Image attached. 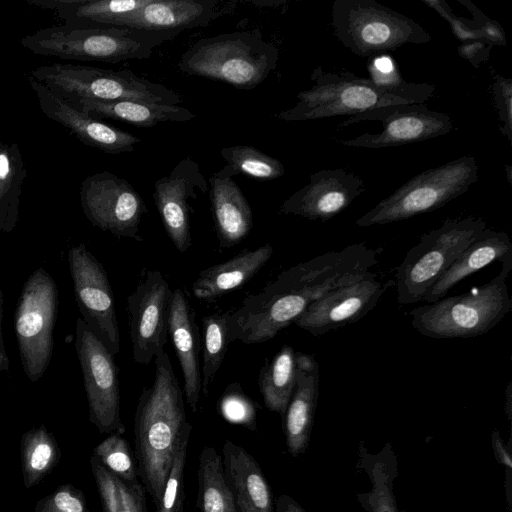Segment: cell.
<instances>
[{"label":"cell","instance_id":"cell-41","mask_svg":"<svg viewBox=\"0 0 512 512\" xmlns=\"http://www.w3.org/2000/svg\"><path fill=\"white\" fill-rule=\"evenodd\" d=\"M222 409L229 419L245 421L246 416L251 418L253 409L247 398L239 395L238 392H231L223 398Z\"/></svg>","mask_w":512,"mask_h":512},{"label":"cell","instance_id":"cell-27","mask_svg":"<svg viewBox=\"0 0 512 512\" xmlns=\"http://www.w3.org/2000/svg\"><path fill=\"white\" fill-rule=\"evenodd\" d=\"M67 102L95 118L119 120L139 128H150L160 122H186L196 117L192 111L179 105L94 99H76Z\"/></svg>","mask_w":512,"mask_h":512},{"label":"cell","instance_id":"cell-26","mask_svg":"<svg viewBox=\"0 0 512 512\" xmlns=\"http://www.w3.org/2000/svg\"><path fill=\"white\" fill-rule=\"evenodd\" d=\"M272 254L273 247L267 243L253 250H243L223 263L203 269L192 284L194 297L215 301L248 282Z\"/></svg>","mask_w":512,"mask_h":512},{"label":"cell","instance_id":"cell-45","mask_svg":"<svg viewBox=\"0 0 512 512\" xmlns=\"http://www.w3.org/2000/svg\"><path fill=\"white\" fill-rule=\"evenodd\" d=\"M3 306H4V295L0 287V373L3 371H9V358L5 351L3 336H2V319H3Z\"/></svg>","mask_w":512,"mask_h":512},{"label":"cell","instance_id":"cell-35","mask_svg":"<svg viewBox=\"0 0 512 512\" xmlns=\"http://www.w3.org/2000/svg\"><path fill=\"white\" fill-rule=\"evenodd\" d=\"M220 155L236 174L257 180H274L285 173L283 164L276 158L250 145L227 146Z\"/></svg>","mask_w":512,"mask_h":512},{"label":"cell","instance_id":"cell-15","mask_svg":"<svg viewBox=\"0 0 512 512\" xmlns=\"http://www.w3.org/2000/svg\"><path fill=\"white\" fill-rule=\"evenodd\" d=\"M393 281L369 272L359 281L337 287L311 303L293 323L313 336L352 324L366 316Z\"/></svg>","mask_w":512,"mask_h":512},{"label":"cell","instance_id":"cell-34","mask_svg":"<svg viewBox=\"0 0 512 512\" xmlns=\"http://www.w3.org/2000/svg\"><path fill=\"white\" fill-rule=\"evenodd\" d=\"M203 326V366L201 391L208 396L210 384L218 372L230 343L227 313L207 315Z\"/></svg>","mask_w":512,"mask_h":512},{"label":"cell","instance_id":"cell-21","mask_svg":"<svg viewBox=\"0 0 512 512\" xmlns=\"http://www.w3.org/2000/svg\"><path fill=\"white\" fill-rule=\"evenodd\" d=\"M168 335L183 374L184 396L192 412H196L201 392L199 329L195 322V312L179 288L172 295Z\"/></svg>","mask_w":512,"mask_h":512},{"label":"cell","instance_id":"cell-36","mask_svg":"<svg viewBox=\"0 0 512 512\" xmlns=\"http://www.w3.org/2000/svg\"><path fill=\"white\" fill-rule=\"evenodd\" d=\"M101 463L114 475L128 483L139 482L135 456L124 437L118 433L109 434L93 450Z\"/></svg>","mask_w":512,"mask_h":512},{"label":"cell","instance_id":"cell-14","mask_svg":"<svg viewBox=\"0 0 512 512\" xmlns=\"http://www.w3.org/2000/svg\"><path fill=\"white\" fill-rule=\"evenodd\" d=\"M172 295L159 270H144L135 290L128 296L129 333L136 363L148 365L164 350Z\"/></svg>","mask_w":512,"mask_h":512},{"label":"cell","instance_id":"cell-6","mask_svg":"<svg viewBox=\"0 0 512 512\" xmlns=\"http://www.w3.org/2000/svg\"><path fill=\"white\" fill-rule=\"evenodd\" d=\"M30 75L66 101L129 100L165 105H178L182 102V97L174 90L138 77L129 70L115 71L57 62L38 66Z\"/></svg>","mask_w":512,"mask_h":512},{"label":"cell","instance_id":"cell-12","mask_svg":"<svg viewBox=\"0 0 512 512\" xmlns=\"http://www.w3.org/2000/svg\"><path fill=\"white\" fill-rule=\"evenodd\" d=\"M68 262L81 318L115 356L120 349V333L105 269L84 243L69 249Z\"/></svg>","mask_w":512,"mask_h":512},{"label":"cell","instance_id":"cell-11","mask_svg":"<svg viewBox=\"0 0 512 512\" xmlns=\"http://www.w3.org/2000/svg\"><path fill=\"white\" fill-rule=\"evenodd\" d=\"M80 203L94 226L118 237L143 241L139 228L148 210L127 180L108 171L90 175L81 183Z\"/></svg>","mask_w":512,"mask_h":512},{"label":"cell","instance_id":"cell-13","mask_svg":"<svg viewBox=\"0 0 512 512\" xmlns=\"http://www.w3.org/2000/svg\"><path fill=\"white\" fill-rule=\"evenodd\" d=\"M364 120H378L383 130L365 133L352 139L339 140L344 146L378 149L436 138L453 129L451 117L443 112L429 110L424 104L393 105L348 117L338 124L342 129Z\"/></svg>","mask_w":512,"mask_h":512},{"label":"cell","instance_id":"cell-18","mask_svg":"<svg viewBox=\"0 0 512 512\" xmlns=\"http://www.w3.org/2000/svg\"><path fill=\"white\" fill-rule=\"evenodd\" d=\"M42 113L61 124L83 144L108 154L130 153L141 140L123 130L110 126L72 106L42 83L29 77Z\"/></svg>","mask_w":512,"mask_h":512},{"label":"cell","instance_id":"cell-46","mask_svg":"<svg viewBox=\"0 0 512 512\" xmlns=\"http://www.w3.org/2000/svg\"><path fill=\"white\" fill-rule=\"evenodd\" d=\"M511 386H512V383L509 382L508 385H507V388L505 390V397H506V411H507V414L509 415V418H510V414H511V397H512V393H511Z\"/></svg>","mask_w":512,"mask_h":512},{"label":"cell","instance_id":"cell-38","mask_svg":"<svg viewBox=\"0 0 512 512\" xmlns=\"http://www.w3.org/2000/svg\"><path fill=\"white\" fill-rule=\"evenodd\" d=\"M34 512H89V509L83 492L64 484L38 500Z\"/></svg>","mask_w":512,"mask_h":512},{"label":"cell","instance_id":"cell-29","mask_svg":"<svg viewBox=\"0 0 512 512\" xmlns=\"http://www.w3.org/2000/svg\"><path fill=\"white\" fill-rule=\"evenodd\" d=\"M296 351L284 345L260 370L258 384L265 406L282 418L296 385Z\"/></svg>","mask_w":512,"mask_h":512},{"label":"cell","instance_id":"cell-23","mask_svg":"<svg viewBox=\"0 0 512 512\" xmlns=\"http://www.w3.org/2000/svg\"><path fill=\"white\" fill-rule=\"evenodd\" d=\"M455 260L446 249L421 235L419 243L407 252L395 269L398 303L408 305L423 301L426 293Z\"/></svg>","mask_w":512,"mask_h":512},{"label":"cell","instance_id":"cell-4","mask_svg":"<svg viewBox=\"0 0 512 512\" xmlns=\"http://www.w3.org/2000/svg\"><path fill=\"white\" fill-rule=\"evenodd\" d=\"M278 48L258 31H235L196 41L181 56L179 70L187 75L250 90L276 68Z\"/></svg>","mask_w":512,"mask_h":512},{"label":"cell","instance_id":"cell-17","mask_svg":"<svg viewBox=\"0 0 512 512\" xmlns=\"http://www.w3.org/2000/svg\"><path fill=\"white\" fill-rule=\"evenodd\" d=\"M279 208L281 214L328 220L345 210L365 191L362 178L342 168L322 169Z\"/></svg>","mask_w":512,"mask_h":512},{"label":"cell","instance_id":"cell-42","mask_svg":"<svg viewBox=\"0 0 512 512\" xmlns=\"http://www.w3.org/2000/svg\"><path fill=\"white\" fill-rule=\"evenodd\" d=\"M491 47L483 41H469L464 42L458 47V53L474 67H478L481 63L488 60Z\"/></svg>","mask_w":512,"mask_h":512},{"label":"cell","instance_id":"cell-1","mask_svg":"<svg viewBox=\"0 0 512 512\" xmlns=\"http://www.w3.org/2000/svg\"><path fill=\"white\" fill-rule=\"evenodd\" d=\"M155 377L143 388L134 417L135 460L145 491L158 507L178 444L192 428L184 392L165 350L155 356Z\"/></svg>","mask_w":512,"mask_h":512},{"label":"cell","instance_id":"cell-28","mask_svg":"<svg viewBox=\"0 0 512 512\" xmlns=\"http://www.w3.org/2000/svg\"><path fill=\"white\" fill-rule=\"evenodd\" d=\"M357 468L370 479L371 489L357 494L360 505L366 512H400L395 494L394 481L398 476V462L390 443H386L376 454L359 444Z\"/></svg>","mask_w":512,"mask_h":512},{"label":"cell","instance_id":"cell-8","mask_svg":"<svg viewBox=\"0 0 512 512\" xmlns=\"http://www.w3.org/2000/svg\"><path fill=\"white\" fill-rule=\"evenodd\" d=\"M478 180L474 156H462L411 178L356 220L359 227L384 225L443 207Z\"/></svg>","mask_w":512,"mask_h":512},{"label":"cell","instance_id":"cell-32","mask_svg":"<svg viewBox=\"0 0 512 512\" xmlns=\"http://www.w3.org/2000/svg\"><path fill=\"white\" fill-rule=\"evenodd\" d=\"M23 484L30 489L39 484L58 464L61 451L57 440L44 425L22 435L20 443Z\"/></svg>","mask_w":512,"mask_h":512},{"label":"cell","instance_id":"cell-16","mask_svg":"<svg viewBox=\"0 0 512 512\" xmlns=\"http://www.w3.org/2000/svg\"><path fill=\"white\" fill-rule=\"evenodd\" d=\"M208 181L190 157L180 160L167 176L155 181L153 199L162 224L175 248L184 253L191 246L190 202L208 192Z\"/></svg>","mask_w":512,"mask_h":512},{"label":"cell","instance_id":"cell-40","mask_svg":"<svg viewBox=\"0 0 512 512\" xmlns=\"http://www.w3.org/2000/svg\"><path fill=\"white\" fill-rule=\"evenodd\" d=\"M423 2L433 8L450 24L453 34L457 39L463 42L483 41L473 20L455 16L443 1L423 0Z\"/></svg>","mask_w":512,"mask_h":512},{"label":"cell","instance_id":"cell-24","mask_svg":"<svg viewBox=\"0 0 512 512\" xmlns=\"http://www.w3.org/2000/svg\"><path fill=\"white\" fill-rule=\"evenodd\" d=\"M222 462L239 512H275L270 486L254 457L243 447L226 440Z\"/></svg>","mask_w":512,"mask_h":512},{"label":"cell","instance_id":"cell-20","mask_svg":"<svg viewBox=\"0 0 512 512\" xmlns=\"http://www.w3.org/2000/svg\"><path fill=\"white\" fill-rule=\"evenodd\" d=\"M221 0H149L119 21L117 27L151 31H184L207 26L228 11Z\"/></svg>","mask_w":512,"mask_h":512},{"label":"cell","instance_id":"cell-19","mask_svg":"<svg viewBox=\"0 0 512 512\" xmlns=\"http://www.w3.org/2000/svg\"><path fill=\"white\" fill-rule=\"evenodd\" d=\"M296 366V385L282 418L287 450L295 457L309 446L320 383L319 365L313 355L296 352Z\"/></svg>","mask_w":512,"mask_h":512},{"label":"cell","instance_id":"cell-10","mask_svg":"<svg viewBox=\"0 0 512 512\" xmlns=\"http://www.w3.org/2000/svg\"><path fill=\"white\" fill-rule=\"evenodd\" d=\"M75 332L89 420L100 433L122 435L125 426L120 416L118 367L114 356L81 317L76 321Z\"/></svg>","mask_w":512,"mask_h":512},{"label":"cell","instance_id":"cell-7","mask_svg":"<svg viewBox=\"0 0 512 512\" xmlns=\"http://www.w3.org/2000/svg\"><path fill=\"white\" fill-rule=\"evenodd\" d=\"M331 26L338 41L360 57L431 41L418 22L375 0H335Z\"/></svg>","mask_w":512,"mask_h":512},{"label":"cell","instance_id":"cell-2","mask_svg":"<svg viewBox=\"0 0 512 512\" xmlns=\"http://www.w3.org/2000/svg\"><path fill=\"white\" fill-rule=\"evenodd\" d=\"M313 85L297 94L298 101L275 115L281 121H309L341 115L349 117L393 105L424 104L436 86L403 82L383 85L345 72L324 71L318 65L311 74Z\"/></svg>","mask_w":512,"mask_h":512},{"label":"cell","instance_id":"cell-44","mask_svg":"<svg viewBox=\"0 0 512 512\" xmlns=\"http://www.w3.org/2000/svg\"><path fill=\"white\" fill-rule=\"evenodd\" d=\"M275 512H306V510L291 496L280 495L275 504Z\"/></svg>","mask_w":512,"mask_h":512},{"label":"cell","instance_id":"cell-31","mask_svg":"<svg viewBox=\"0 0 512 512\" xmlns=\"http://www.w3.org/2000/svg\"><path fill=\"white\" fill-rule=\"evenodd\" d=\"M198 506L201 512H238L222 457L212 446L203 447L199 455Z\"/></svg>","mask_w":512,"mask_h":512},{"label":"cell","instance_id":"cell-25","mask_svg":"<svg viewBox=\"0 0 512 512\" xmlns=\"http://www.w3.org/2000/svg\"><path fill=\"white\" fill-rule=\"evenodd\" d=\"M495 260L502 262V268L512 269V243L506 232L486 228L455 260L426 293L423 301L434 303L448 293L461 280L486 267Z\"/></svg>","mask_w":512,"mask_h":512},{"label":"cell","instance_id":"cell-3","mask_svg":"<svg viewBox=\"0 0 512 512\" xmlns=\"http://www.w3.org/2000/svg\"><path fill=\"white\" fill-rule=\"evenodd\" d=\"M180 33L62 24L28 34L21 38L20 44L41 56L116 64L129 59H147L158 46Z\"/></svg>","mask_w":512,"mask_h":512},{"label":"cell","instance_id":"cell-30","mask_svg":"<svg viewBox=\"0 0 512 512\" xmlns=\"http://www.w3.org/2000/svg\"><path fill=\"white\" fill-rule=\"evenodd\" d=\"M26 176L27 168L18 144L0 142V233L11 232L18 223Z\"/></svg>","mask_w":512,"mask_h":512},{"label":"cell","instance_id":"cell-43","mask_svg":"<svg viewBox=\"0 0 512 512\" xmlns=\"http://www.w3.org/2000/svg\"><path fill=\"white\" fill-rule=\"evenodd\" d=\"M492 448L496 459L507 468L512 469V459L508 447L505 445L498 430H494L491 436Z\"/></svg>","mask_w":512,"mask_h":512},{"label":"cell","instance_id":"cell-37","mask_svg":"<svg viewBox=\"0 0 512 512\" xmlns=\"http://www.w3.org/2000/svg\"><path fill=\"white\" fill-rule=\"evenodd\" d=\"M191 429H187L178 444L162 497L156 512H182L184 502L183 476Z\"/></svg>","mask_w":512,"mask_h":512},{"label":"cell","instance_id":"cell-5","mask_svg":"<svg viewBox=\"0 0 512 512\" xmlns=\"http://www.w3.org/2000/svg\"><path fill=\"white\" fill-rule=\"evenodd\" d=\"M509 273L501 269L489 282L467 293L412 309V327L434 339L469 338L489 332L512 309L506 284Z\"/></svg>","mask_w":512,"mask_h":512},{"label":"cell","instance_id":"cell-33","mask_svg":"<svg viewBox=\"0 0 512 512\" xmlns=\"http://www.w3.org/2000/svg\"><path fill=\"white\" fill-rule=\"evenodd\" d=\"M90 467L103 512H149L141 481H123L111 473L94 454L90 457Z\"/></svg>","mask_w":512,"mask_h":512},{"label":"cell","instance_id":"cell-47","mask_svg":"<svg viewBox=\"0 0 512 512\" xmlns=\"http://www.w3.org/2000/svg\"><path fill=\"white\" fill-rule=\"evenodd\" d=\"M511 166L510 165H505V170H506V174H507V178H508V182L511 184L512 183V180H511Z\"/></svg>","mask_w":512,"mask_h":512},{"label":"cell","instance_id":"cell-9","mask_svg":"<svg viewBox=\"0 0 512 512\" xmlns=\"http://www.w3.org/2000/svg\"><path fill=\"white\" fill-rule=\"evenodd\" d=\"M58 303L56 282L37 268L25 281L14 314L21 364L31 382L40 380L50 364Z\"/></svg>","mask_w":512,"mask_h":512},{"label":"cell","instance_id":"cell-39","mask_svg":"<svg viewBox=\"0 0 512 512\" xmlns=\"http://www.w3.org/2000/svg\"><path fill=\"white\" fill-rule=\"evenodd\" d=\"M492 75L491 91L495 109L501 122L499 130L512 143V79L493 70Z\"/></svg>","mask_w":512,"mask_h":512},{"label":"cell","instance_id":"cell-22","mask_svg":"<svg viewBox=\"0 0 512 512\" xmlns=\"http://www.w3.org/2000/svg\"><path fill=\"white\" fill-rule=\"evenodd\" d=\"M237 174L227 165L211 175V211L219 245L232 247L241 242L253 227L251 207L233 180Z\"/></svg>","mask_w":512,"mask_h":512}]
</instances>
